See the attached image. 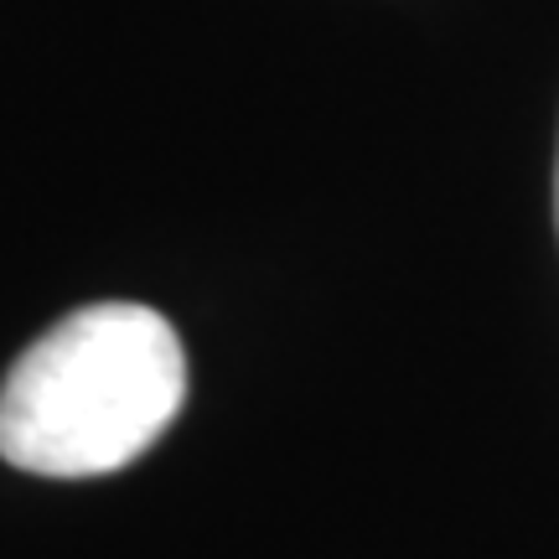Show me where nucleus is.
<instances>
[{"label": "nucleus", "instance_id": "nucleus-1", "mask_svg": "<svg viewBox=\"0 0 559 559\" xmlns=\"http://www.w3.org/2000/svg\"><path fill=\"white\" fill-rule=\"evenodd\" d=\"M187 400L171 321L135 300L47 326L0 383V456L32 477H109L145 456Z\"/></svg>", "mask_w": 559, "mask_h": 559}, {"label": "nucleus", "instance_id": "nucleus-2", "mask_svg": "<svg viewBox=\"0 0 559 559\" xmlns=\"http://www.w3.org/2000/svg\"><path fill=\"white\" fill-rule=\"evenodd\" d=\"M555 218H559V177H555Z\"/></svg>", "mask_w": 559, "mask_h": 559}]
</instances>
